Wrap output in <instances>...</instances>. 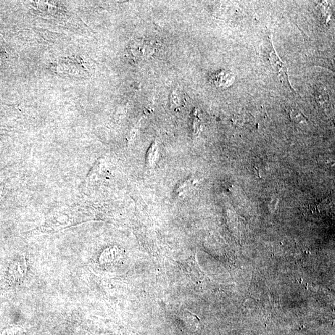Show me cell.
I'll list each match as a JSON object with an SVG mask.
<instances>
[{
    "mask_svg": "<svg viewBox=\"0 0 335 335\" xmlns=\"http://www.w3.org/2000/svg\"><path fill=\"white\" fill-rule=\"evenodd\" d=\"M289 115L291 120L293 121L295 123H302L306 120L304 115L299 111V110L292 109L289 112Z\"/></svg>",
    "mask_w": 335,
    "mask_h": 335,
    "instance_id": "5",
    "label": "cell"
},
{
    "mask_svg": "<svg viewBox=\"0 0 335 335\" xmlns=\"http://www.w3.org/2000/svg\"><path fill=\"white\" fill-rule=\"evenodd\" d=\"M156 42L147 39H136L130 42L127 48V54L135 61L144 60L152 57L157 51Z\"/></svg>",
    "mask_w": 335,
    "mask_h": 335,
    "instance_id": "1",
    "label": "cell"
},
{
    "mask_svg": "<svg viewBox=\"0 0 335 335\" xmlns=\"http://www.w3.org/2000/svg\"><path fill=\"white\" fill-rule=\"evenodd\" d=\"M213 83L218 86H228L230 85L234 78L230 73H226L225 71L216 73L212 77Z\"/></svg>",
    "mask_w": 335,
    "mask_h": 335,
    "instance_id": "3",
    "label": "cell"
},
{
    "mask_svg": "<svg viewBox=\"0 0 335 335\" xmlns=\"http://www.w3.org/2000/svg\"><path fill=\"white\" fill-rule=\"evenodd\" d=\"M270 60L273 67L277 68L279 77L282 76L283 81H285V82L288 83L289 86H291L289 84V76L288 74H287V68L284 64L283 62H281V60L279 59V57H278V55H277L276 51H274V48L271 49L270 53Z\"/></svg>",
    "mask_w": 335,
    "mask_h": 335,
    "instance_id": "2",
    "label": "cell"
},
{
    "mask_svg": "<svg viewBox=\"0 0 335 335\" xmlns=\"http://www.w3.org/2000/svg\"><path fill=\"white\" fill-rule=\"evenodd\" d=\"M159 148L157 143L152 144L147 154V162L150 165H154L158 160Z\"/></svg>",
    "mask_w": 335,
    "mask_h": 335,
    "instance_id": "4",
    "label": "cell"
}]
</instances>
